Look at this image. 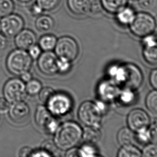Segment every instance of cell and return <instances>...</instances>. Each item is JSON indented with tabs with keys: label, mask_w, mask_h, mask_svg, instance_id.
Masks as SVG:
<instances>
[{
	"label": "cell",
	"mask_w": 157,
	"mask_h": 157,
	"mask_svg": "<svg viewBox=\"0 0 157 157\" xmlns=\"http://www.w3.org/2000/svg\"><path fill=\"white\" fill-rule=\"evenodd\" d=\"M109 78L122 88L137 90L143 82V75L138 66L132 63L115 64L107 69Z\"/></svg>",
	"instance_id": "cell-1"
},
{
	"label": "cell",
	"mask_w": 157,
	"mask_h": 157,
	"mask_svg": "<svg viewBox=\"0 0 157 157\" xmlns=\"http://www.w3.org/2000/svg\"><path fill=\"white\" fill-rule=\"evenodd\" d=\"M83 130L78 123L67 121L59 125L54 132V142L58 149L66 151L77 146L83 138Z\"/></svg>",
	"instance_id": "cell-2"
},
{
	"label": "cell",
	"mask_w": 157,
	"mask_h": 157,
	"mask_svg": "<svg viewBox=\"0 0 157 157\" xmlns=\"http://www.w3.org/2000/svg\"><path fill=\"white\" fill-rule=\"evenodd\" d=\"M105 103L101 100L96 102L91 101L83 102L78 108L80 121L86 127H100L102 117L106 111Z\"/></svg>",
	"instance_id": "cell-3"
},
{
	"label": "cell",
	"mask_w": 157,
	"mask_h": 157,
	"mask_svg": "<svg viewBox=\"0 0 157 157\" xmlns=\"http://www.w3.org/2000/svg\"><path fill=\"white\" fill-rule=\"evenodd\" d=\"M32 57L25 50L18 49L11 52L6 59V67L9 72L21 76L29 71L32 66Z\"/></svg>",
	"instance_id": "cell-4"
},
{
	"label": "cell",
	"mask_w": 157,
	"mask_h": 157,
	"mask_svg": "<svg viewBox=\"0 0 157 157\" xmlns=\"http://www.w3.org/2000/svg\"><path fill=\"white\" fill-rule=\"evenodd\" d=\"M129 28L132 34L142 38L147 35L154 33L156 30L155 17L144 11L136 13L134 21Z\"/></svg>",
	"instance_id": "cell-5"
},
{
	"label": "cell",
	"mask_w": 157,
	"mask_h": 157,
	"mask_svg": "<svg viewBox=\"0 0 157 157\" xmlns=\"http://www.w3.org/2000/svg\"><path fill=\"white\" fill-rule=\"evenodd\" d=\"M46 104L47 108L53 116L61 117L70 112L72 108L73 101L67 94L55 92Z\"/></svg>",
	"instance_id": "cell-6"
},
{
	"label": "cell",
	"mask_w": 157,
	"mask_h": 157,
	"mask_svg": "<svg viewBox=\"0 0 157 157\" xmlns=\"http://www.w3.org/2000/svg\"><path fill=\"white\" fill-rule=\"evenodd\" d=\"M55 53L59 59L73 61L78 55V44L72 37L64 36L57 40L55 45Z\"/></svg>",
	"instance_id": "cell-7"
},
{
	"label": "cell",
	"mask_w": 157,
	"mask_h": 157,
	"mask_svg": "<svg viewBox=\"0 0 157 157\" xmlns=\"http://www.w3.org/2000/svg\"><path fill=\"white\" fill-rule=\"evenodd\" d=\"M26 94L24 82L19 79H11L7 81L3 87L4 98L11 104L23 101Z\"/></svg>",
	"instance_id": "cell-8"
},
{
	"label": "cell",
	"mask_w": 157,
	"mask_h": 157,
	"mask_svg": "<svg viewBox=\"0 0 157 157\" xmlns=\"http://www.w3.org/2000/svg\"><path fill=\"white\" fill-rule=\"evenodd\" d=\"M46 107L39 106L35 113V121L39 127L45 132L53 134L60 125L59 122L54 117Z\"/></svg>",
	"instance_id": "cell-9"
},
{
	"label": "cell",
	"mask_w": 157,
	"mask_h": 157,
	"mask_svg": "<svg viewBox=\"0 0 157 157\" xmlns=\"http://www.w3.org/2000/svg\"><path fill=\"white\" fill-rule=\"evenodd\" d=\"M1 31L9 38L15 37L24 27V21L19 15L11 13L2 17L0 21Z\"/></svg>",
	"instance_id": "cell-10"
},
{
	"label": "cell",
	"mask_w": 157,
	"mask_h": 157,
	"mask_svg": "<svg viewBox=\"0 0 157 157\" xmlns=\"http://www.w3.org/2000/svg\"><path fill=\"white\" fill-rule=\"evenodd\" d=\"M121 90V87L110 78L101 81L97 87V93L100 100L106 103L117 100Z\"/></svg>",
	"instance_id": "cell-11"
},
{
	"label": "cell",
	"mask_w": 157,
	"mask_h": 157,
	"mask_svg": "<svg viewBox=\"0 0 157 157\" xmlns=\"http://www.w3.org/2000/svg\"><path fill=\"white\" fill-rule=\"evenodd\" d=\"M127 124L133 132L148 128L151 123V120L146 111L140 108H135L127 115Z\"/></svg>",
	"instance_id": "cell-12"
},
{
	"label": "cell",
	"mask_w": 157,
	"mask_h": 157,
	"mask_svg": "<svg viewBox=\"0 0 157 157\" xmlns=\"http://www.w3.org/2000/svg\"><path fill=\"white\" fill-rule=\"evenodd\" d=\"M143 57L147 63L157 66V36L152 33L142 38Z\"/></svg>",
	"instance_id": "cell-13"
},
{
	"label": "cell",
	"mask_w": 157,
	"mask_h": 157,
	"mask_svg": "<svg viewBox=\"0 0 157 157\" xmlns=\"http://www.w3.org/2000/svg\"><path fill=\"white\" fill-rule=\"evenodd\" d=\"M57 56L51 51L45 52L40 54L38 66L40 71L46 75L51 76L58 72Z\"/></svg>",
	"instance_id": "cell-14"
},
{
	"label": "cell",
	"mask_w": 157,
	"mask_h": 157,
	"mask_svg": "<svg viewBox=\"0 0 157 157\" xmlns=\"http://www.w3.org/2000/svg\"><path fill=\"white\" fill-rule=\"evenodd\" d=\"M30 110L28 105L23 101L12 103L9 108V115L14 122L23 123L30 117Z\"/></svg>",
	"instance_id": "cell-15"
},
{
	"label": "cell",
	"mask_w": 157,
	"mask_h": 157,
	"mask_svg": "<svg viewBox=\"0 0 157 157\" xmlns=\"http://www.w3.org/2000/svg\"><path fill=\"white\" fill-rule=\"evenodd\" d=\"M15 37V45L18 49L29 50L36 43V34L29 29H23Z\"/></svg>",
	"instance_id": "cell-16"
},
{
	"label": "cell",
	"mask_w": 157,
	"mask_h": 157,
	"mask_svg": "<svg viewBox=\"0 0 157 157\" xmlns=\"http://www.w3.org/2000/svg\"><path fill=\"white\" fill-rule=\"evenodd\" d=\"M67 6L74 15L83 16L91 13L93 3L91 0H67Z\"/></svg>",
	"instance_id": "cell-17"
},
{
	"label": "cell",
	"mask_w": 157,
	"mask_h": 157,
	"mask_svg": "<svg viewBox=\"0 0 157 157\" xmlns=\"http://www.w3.org/2000/svg\"><path fill=\"white\" fill-rule=\"evenodd\" d=\"M136 13L133 8L127 5L115 14V19L120 25L129 27L134 21Z\"/></svg>",
	"instance_id": "cell-18"
},
{
	"label": "cell",
	"mask_w": 157,
	"mask_h": 157,
	"mask_svg": "<svg viewBox=\"0 0 157 157\" xmlns=\"http://www.w3.org/2000/svg\"><path fill=\"white\" fill-rule=\"evenodd\" d=\"M100 3L104 11L110 15H115L127 6V0H100Z\"/></svg>",
	"instance_id": "cell-19"
},
{
	"label": "cell",
	"mask_w": 157,
	"mask_h": 157,
	"mask_svg": "<svg viewBox=\"0 0 157 157\" xmlns=\"http://www.w3.org/2000/svg\"><path fill=\"white\" fill-rule=\"evenodd\" d=\"M101 137L100 127H86L83 130L82 140L85 143L95 145L100 141Z\"/></svg>",
	"instance_id": "cell-20"
},
{
	"label": "cell",
	"mask_w": 157,
	"mask_h": 157,
	"mask_svg": "<svg viewBox=\"0 0 157 157\" xmlns=\"http://www.w3.org/2000/svg\"><path fill=\"white\" fill-rule=\"evenodd\" d=\"M54 25V19L49 15H40L35 21L36 28L40 32H49L53 29Z\"/></svg>",
	"instance_id": "cell-21"
},
{
	"label": "cell",
	"mask_w": 157,
	"mask_h": 157,
	"mask_svg": "<svg viewBox=\"0 0 157 157\" xmlns=\"http://www.w3.org/2000/svg\"><path fill=\"white\" fill-rule=\"evenodd\" d=\"M117 140L121 146L134 144L135 140V132L128 127L122 128L117 132Z\"/></svg>",
	"instance_id": "cell-22"
},
{
	"label": "cell",
	"mask_w": 157,
	"mask_h": 157,
	"mask_svg": "<svg viewBox=\"0 0 157 157\" xmlns=\"http://www.w3.org/2000/svg\"><path fill=\"white\" fill-rule=\"evenodd\" d=\"M136 100L135 90L127 88H122L121 89L117 100L124 106H130L134 104Z\"/></svg>",
	"instance_id": "cell-23"
},
{
	"label": "cell",
	"mask_w": 157,
	"mask_h": 157,
	"mask_svg": "<svg viewBox=\"0 0 157 157\" xmlns=\"http://www.w3.org/2000/svg\"><path fill=\"white\" fill-rule=\"evenodd\" d=\"M118 157H142V151L133 144L121 146L117 152Z\"/></svg>",
	"instance_id": "cell-24"
},
{
	"label": "cell",
	"mask_w": 157,
	"mask_h": 157,
	"mask_svg": "<svg viewBox=\"0 0 157 157\" xmlns=\"http://www.w3.org/2000/svg\"><path fill=\"white\" fill-rule=\"evenodd\" d=\"M57 42V39L54 35L45 34L39 40V46L45 52L51 51L54 49Z\"/></svg>",
	"instance_id": "cell-25"
},
{
	"label": "cell",
	"mask_w": 157,
	"mask_h": 157,
	"mask_svg": "<svg viewBox=\"0 0 157 157\" xmlns=\"http://www.w3.org/2000/svg\"><path fill=\"white\" fill-rule=\"evenodd\" d=\"M145 104L150 112L153 114H157V90H154L147 94Z\"/></svg>",
	"instance_id": "cell-26"
},
{
	"label": "cell",
	"mask_w": 157,
	"mask_h": 157,
	"mask_svg": "<svg viewBox=\"0 0 157 157\" xmlns=\"http://www.w3.org/2000/svg\"><path fill=\"white\" fill-rule=\"evenodd\" d=\"M135 140L143 144L147 145L152 140V137L149 128H145L135 132Z\"/></svg>",
	"instance_id": "cell-27"
},
{
	"label": "cell",
	"mask_w": 157,
	"mask_h": 157,
	"mask_svg": "<svg viewBox=\"0 0 157 157\" xmlns=\"http://www.w3.org/2000/svg\"><path fill=\"white\" fill-rule=\"evenodd\" d=\"M78 155L79 157H94L99 155L95 145L86 143L78 149Z\"/></svg>",
	"instance_id": "cell-28"
},
{
	"label": "cell",
	"mask_w": 157,
	"mask_h": 157,
	"mask_svg": "<svg viewBox=\"0 0 157 157\" xmlns=\"http://www.w3.org/2000/svg\"><path fill=\"white\" fill-rule=\"evenodd\" d=\"M14 10L13 0H0V18L12 13Z\"/></svg>",
	"instance_id": "cell-29"
},
{
	"label": "cell",
	"mask_w": 157,
	"mask_h": 157,
	"mask_svg": "<svg viewBox=\"0 0 157 157\" xmlns=\"http://www.w3.org/2000/svg\"><path fill=\"white\" fill-rule=\"evenodd\" d=\"M26 86V93L31 96H35L38 94L42 89V84L39 81L36 79H31L27 82Z\"/></svg>",
	"instance_id": "cell-30"
},
{
	"label": "cell",
	"mask_w": 157,
	"mask_h": 157,
	"mask_svg": "<svg viewBox=\"0 0 157 157\" xmlns=\"http://www.w3.org/2000/svg\"><path fill=\"white\" fill-rule=\"evenodd\" d=\"M60 0H36V3L43 11H50L55 9L59 4Z\"/></svg>",
	"instance_id": "cell-31"
},
{
	"label": "cell",
	"mask_w": 157,
	"mask_h": 157,
	"mask_svg": "<svg viewBox=\"0 0 157 157\" xmlns=\"http://www.w3.org/2000/svg\"><path fill=\"white\" fill-rule=\"evenodd\" d=\"M142 157H157V143H149L142 151Z\"/></svg>",
	"instance_id": "cell-32"
},
{
	"label": "cell",
	"mask_w": 157,
	"mask_h": 157,
	"mask_svg": "<svg viewBox=\"0 0 157 157\" xmlns=\"http://www.w3.org/2000/svg\"><path fill=\"white\" fill-rule=\"evenodd\" d=\"M42 149L47 153H49L51 156L57 155V153L58 148L56 146L54 141L51 140H45L42 144Z\"/></svg>",
	"instance_id": "cell-33"
},
{
	"label": "cell",
	"mask_w": 157,
	"mask_h": 157,
	"mask_svg": "<svg viewBox=\"0 0 157 157\" xmlns=\"http://www.w3.org/2000/svg\"><path fill=\"white\" fill-rule=\"evenodd\" d=\"M55 92L54 91L51 87H44L42 89L39 93V97L41 101L46 104L47 102L49 101V99L51 98V97L54 94Z\"/></svg>",
	"instance_id": "cell-34"
},
{
	"label": "cell",
	"mask_w": 157,
	"mask_h": 157,
	"mask_svg": "<svg viewBox=\"0 0 157 157\" xmlns=\"http://www.w3.org/2000/svg\"><path fill=\"white\" fill-rule=\"evenodd\" d=\"M57 66L58 71L62 73H65L68 72L70 68V62L59 58L58 59Z\"/></svg>",
	"instance_id": "cell-35"
},
{
	"label": "cell",
	"mask_w": 157,
	"mask_h": 157,
	"mask_svg": "<svg viewBox=\"0 0 157 157\" xmlns=\"http://www.w3.org/2000/svg\"><path fill=\"white\" fill-rule=\"evenodd\" d=\"M29 54L32 59H36L38 58L41 54V49L38 46L34 45L29 49Z\"/></svg>",
	"instance_id": "cell-36"
},
{
	"label": "cell",
	"mask_w": 157,
	"mask_h": 157,
	"mask_svg": "<svg viewBox=\"0 0 157 157\" xmlns=\"http://www.w3.org/2000/svg\"><path fill=\"white\" fill-rule=\"evenodd\" d=\"M149 81L152 87L157 90V68L151 71L149 77Z\"/></svg>",
	"instance_id": "cell-37"
},
{
	"label": "cell",
	"mask_w": 157,
	"mask_h": 157,
	"mask_svg": "<svg viewBox=\"0 0 157 157\" xmlns=\"http://www.w3.org/2000/svg\"><path fill=\"white\" fill-rule=\"evenodd\" d=\"M149 128L152 135V140L157 138V119L150 123Z\"/></svg>",
	"instance_id": "cell-38"
},
{
	"label": "cell",
	"mask_w": 157,
	"mask_h": 157,
	"mask_svg": "<svg viewBox=\"0 0 157 157\" xmlns=\"http://www.w3.org/2000/svg\"><path fill=\"white\" fill-rule=\"evenodd\" d=\"M42 9L36 3L35 4L32 5L31 9H30V12L32 13V15L34 16H40L42 13Z\"/></svg>",
	"instance_id": "cell-39"
},
{
	"label": "cell",
	"mask_w": 157,
	"mask_h": 157,
	"mask_svg": "<svg viewBox=\"0 0 157 157\" xmlns=\"http://www.w3.org/2000/svg\"><path fill=\"white\" fill-rule=\"evenodd\" d=\"M51 155L47 153L46 151H45L43 149L37 150L34 152H32L30 157H51Z\"/></svg>",
	"instance_id": "cell-40"
},
{
	"label": "cell",
	"mask_w": 157,
	"mask_h": 157,
	"mask_svg": "<svg viewBox=\"0 0 157 157\" xmlns=\"http://www.w3.org/2000/svg\"><path fill=\"white\" fill-rule=\"evenodd\" d=\"M10 107L9 102L4 98H0V110L6 111Z\"/></svg>",
	"instance_id": "cell-41"
},
{
	"label": "cell",
	"mask_w": 157,
	"mask_h": 157,
	"mask_svg": "<svg viewBox=\"0 0 157 157\" xmlns=\"http://www.w3.org/2000/svg\"><path fill=\"white\" fill-rule=\"evenodd\" d=\"M32 150L29 147H25L20 150L19 155L20 157H29L32 153Z\"/></svg>",
	"instance_id": "cell-42"
},
{
	"label": "cell",
	"mask_w": 157,
	"mask_h": 157,
	"mask_svg": "<svg viewBox=\"0 0 157 157\" xmlns=\"http://www.w3.org/2000/svg\"><path fill=\"white\" fill-rule=\"evenodd\" d=\"M7 46V40L5 36L0 34V52L3 51Z\"/></svg>",
	"instance_id": "cell-43"
},
{
	"label": "cell",
	"mask_w": 157,
	"mask_h": 157,
	"mask_svg": "<svg viewBox=\"0 0 157 157\" xmlns=\"http://www.w3.org/2000/svg\"><path fill=\"white\" fill-rule=\"evenodd\" d=\"M21 77L22 81H23L24 82L27 83L32 79V75L30 72L27 71L21 75Z\"/></svg>",
	"instance_id": "cell-44"
},
{
	"label": "cell",
	"mask_w": 157,
	"mask_h": 157,
	"mask_svg": "<svg viewBox=\"0 0 157 157\" xmlns=\"http://www.w3.org/2000/svg\"><path fill=\"white\" fill-rule=\"evenodd\" d=\"M17 1L23 3H28L29 2H31L32 0H17Z\"/></svg>",
	"instance_id": "cell-45"
},
{
	"label": "cell",
	"mask_w": 157,
	"mask_h": 157,
	"mask_svg": "<svg viewBox=\"0 0 157 157\" xmlns=\"http://www.w3.org/2000/svg\"><path fill=\"white\" fill-rule=\"evenodd\" d=\"M155 25H156V29H157V15H155Z\"/></svg>",
	"instance_id": "cell-46"
},
{
	"label": "cell",
	"mask_w": 157,
	"mask_h": 157,
	"mask_svg": "<svg viewBox=\"0 0 157 157\" xmlns=\"http://www.w3.org/2000/svg\"><path fill=\"white\" fill-rule=\"evenodd\" d=\"M131 1H135V2H139L141 0H131Z\"/></svg>",
	"instance_id": "cell-47"
},
{
	"label": "cell",
	"mask_w": 157,
	"mask_h": 157,
	"mask_svg": "<svg viewBox=\"0 0 157 157\" xmlns=\"http://www.w3.org/2000/svg\"><path fill=\"white\" fill-rule=\"evenodd\" d=\"M1 32V24H0V32Z\"/></svg>",
	"instance_id": "cell-48"
},
{
	"label": "cell",
	"mask_w": 157,
	"mask_h": 157,
	"mask_svg": "<svg viewBox=\"0 0 157 157\" xmlns=\"http://www.w3.org/2000/svg\"><path fill=\"white\" fill-rule=\"evenodd\" d=\"M0 120H1V115H0Z\"/></svg>",
	"instance_id": "cell-49"
}]
</instances>
